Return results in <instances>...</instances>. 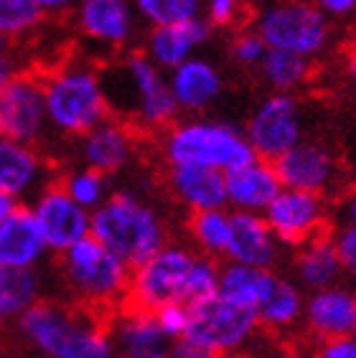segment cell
<instances>
[{
  "instance_id": "cell-1",
  "label": "cell",
  "mask_w": 356,
  "mask_h": 358,
  "mask_svg": "<svg viewBox=\"0 0 356 358\" xmlns=\"http://www.w3.org/2000/svg\"><path fill=\"white\" fill-rule=\"evenodd\" d=\"M221 262L201 257L184 239H171L130 269L128 305L156 313L165 305L191 308L219 292Z\"/></svg>"
},
{
  "instance_id": "cell-2",
  "label": "cell",
  "mask_w": 356,
  "mask_h": 358,
  "mask_svg": "<svg viewBox=\"0 0 356 358\" xmlns=\"http://www.w3.org/2000/svg\"><path fill=\"white\" fill-rule=\"evenodd\" d=\"M36 358H112L107 317L84 310L64 297H43L13 328Z\"/></svg>"
},
{
  "instance_id": "cell-3",
  "label": "cell",
  "mask_w": 356,
  "mask_h": 358,
  "mask_svg": "<svg viewBox=\"0 0 356 358\" xmlns=\"http://www.w3.org/2000/svg\"><path fill=\"white\" fill-rule=\"evenodd\" d=\"M51 280L59 297L97 315L110 317L128 305L130 267L92 236L54 257Z\"/></svg>"
},
{
  "instance_id": "cell-4",
  "label": "cell",
  "mask_w": 356,
  "mask_h": 358,
  "mask_svg": "<svg viewBox=\"0 0 356 358\" xmlns=\"http://www.w3.org/2000/svg\"><path fill=\"white\" fill-rule=\"evenodd\" d=\"M89 236L130 269L173 239L165 211L137 188H115L110 199L92 211Z\"/></svg>"
},
{
  "instance_id": "cell-5",
  "label": "cell",
  "mask_w": 356,
  "mask_h": 358,
  "mask_svg": "<svg viewBox=\"0 0 356 358\" xmlns=\"http://www.w3.org/2000/svg\"><path fill=\"white\" fill-rule=\"evenodd\" d=\"M51 135L79 140L112 117L102 74L84 62H67L43 74Z\"/></svg>"
},
{
  "instance_id": "cell-6",
  "label": "cell",
  "mask_w": 356,
  "mask_h": 358,
  "mask_svg": "<svg viewBox=\"0 0 356 358\" xmlns=\"http://www.w3.org/2000/svg\"><path fill=\"white\" fill-rule=\"evenodd\" d=\"M160 166H196L229 173L254 158L245 130L221 120L189 117L158 135Z\"/></svg>"
},
{
  "instance_id": "cell-7",
  "label": "cell",
  "mask_w": 356,
  "mask_h": 358,
  "mask_svg": "<svg viewBox=\"0 0 356 358\" xmlns=\"http://www.w3.org/2000/svg\"><path fill=\"white\" fill-rule=\"evenodd\" d=\"M117 64V94L107 96L112 115L130 122L143 135H160L178 120V104L168 87L163 69L145 56V51H128Z\"/></svg>"
},
{
  "instance_id": "cell-8",
  "label": "cell",
  "mask_w": 356,
  "mask_h": 358,
  "mask_svg": "<svg viewBox=\"0 0 356 358\" xmlns=\"http://www.w3.org/2000/svg\"><path fill=\"white\" fill-rule=\"evenodd\" d=\"M249 26L260 34L270 51H285L310 62L329 48L334 36L331 18L310 0H273L254 15Z\"/></svg>"
},
{
  "instance_id": "cell-9",
  "label": "cell",
  "mask_w": 356,
  "mask_h": 358,
  "mask_svg": "<svg viewBox=\"0 0 356 358\" xmlns=\"http://www.w3.org/2000/svg\"><path fill=\"white\" fill-rule=\"evenodd\" d=\"M260 336L262 333L257 315L224 300L219 292L204 300V303H196L189 308V333H186V338L206 345L219 358L254 343Z\"/></svg>"
},
{
  "instance_id": "cell-10",
  "label": "cell",
  "mask_w": 356,
  "mask_h": 358,
  "mask_svg": "<svg viewBox=\"0 0 356 358\" xmlns=\"http://www.w3.org/2000/svg\"><path fill=\"white\" fill-rule=\"evenodd\" d=\"M245 138L254 158L267 163H275L295 145H301L306 140V122L298 96L270 92L247 117Z\"/></svg>"
},
{
  "instance_id": "cell-11",
  "label": "cell",
  "mask_w": 356,
  "mask_h": 358,
  "mask_svg": "<svg viewBox=\"0 0 356 358\" xmlns=\"http://www.w3.org/2000/svg\"><path fill=\"white\" fill-rule=\"evenodd\" d=\"M0 135L31 148H41L46 143L51 127L41 71L23 69L0 92Z\"/></svg>"
},
{
  "instance_id": "cell-12",
  "label": "cell",
  "mask_w": 356,
  "mask_h": 358,
  "mask_svg": "<svg viewBox=\"0 0 356 358\" xmlns=\"http://www.w3.org/2000/svg\"><path fill=\"white\" fill-rule=\"evenodd\" d=\"M262 216L288 252L318 239V236L331 234V229H334L329 199H321L313 193L290 191V188H282Z\"/></svg>"
},
{
  "instance_id": "cell-13",
  "label": "cell",
  "mask_w": 356,
  "mask_h": 358,
  "mask_svg": "<svg viewBox=\"0 0 356 358\" xmlns=\"http://www.w3.org/2000/svg\"><path fill=\"white\" fill-rule=\"evenodd\" d=\"M282 188L334 201L343 191V166L326 143L303 140L273 163Z\"/></svg>"
},
{
  "instance_id": "cell-14",
  "label": "cell",
  "mask_w": 356,
  "mask_h": 358,
  "mask_svg": "<svg viewBox=\"0 0 356 358\" xmlns=\"http://www.w3.org/2000/svg\"><path fill=\"white\" fill-rule=\"evenodd\" d=\"M140 145L143 132L112 115L84 138L74 140V158L76 166L92 168L112 180L135 166L140 158Z\"/></svg>"
},
{
  "instance_id": "cell-15",
  "label": "cell",
  "mask_w": 356,
  "mask_h": 358,
  "mask_svg": "<svg viewBox=\"0 0 356 358\" xmlns=\"http://www.w3.org/2000/svg\"><path fill=\"white\" fill-rule=\"evenodd\" d=\"M28 211L34 214L54 257L92 234V214L69 199L56 180H51L36 199L28 201Z\"/></svg>"
},
{
  "instance_id": "cell-16",
  "label": "cell",
  "mask_w": 356,
  "mask_h": 358,
  "mask_svg": "<svg viewBox=\"0 0 356 358\" xmlns=\"http://www.w3.org/2000/svg\"><path fill=\"white\" fill-rule=\"evenodd\" d=\"M71 18L82 38L110 54L128 51L140 28L132 0H79Z\"/></svg>"
},
{
  "instance_id": "cell-17",
  "label": "cell",
  "mask_w": 356,
  "mask_h": 358,
  "mask_svg": "<svg viewBox=\"0 0 356 358\" xmlns=\"http://www.w3.org/2000/svg\"><path fill=\"white\" fill-rule=\"evenodd\" d=\"M356 320V287L341 282L334 287L308 292L303 310L301 336L306 345L323 343L354 333Z\"/></svg>"
},
{
  "instance_id": "cell-18",
  "label": "cell",
  "mask_w": 356,
  "mask_h": 358,
  "mask_svg": "<svg viewBox=\"0 0 356 358\" xmlns=\"http://www.w3.org/2000/svg\"><path fill=\"white\" fill-rule=\"evenodd\" d=\"M224 262L257 269H280L288 262V249L278 241L262 214L232 211Z\"/></svg>"
},
{
  "instance_id": "cell-19",
  "label": "cell",
  "mask_w": 356,
  "mask_h": 358,
  "mask_svg": "<svg viewBox=\"0 0 356 358\" xmlns=\"http://www.w3.org/2000/svg\"><path fill=\"white\" fill-rule=\"evenodd\" d=\"M51 180H56L54 163L41 148L0 135V191L23 203L36 199Z\"/></svg>"
},
{
  "instance_id": "cell-20",
  "label": "cell",
  "mask_w": 356,
  "mask_h": 358,
  "mask_svg": "<svg viewBox=\"0 0 356 358\" xmlns=\"http://www.w3.org/2000/svg\"><path fill=\"white\" fill-rule=\"evenodd\" d=\"M51 257L54 255L26 203L0 224V269L43 272Z\"/></svg>"
},
{
  "instance_id": "cell-21",
  "label": "cell",
  "mask_w": 356,
  "mask_h": 358,
  "mask_svg": "<svg viewBox=\"0 0 356 358\" xmlns=\"http://www.w3.org/2000/svg\"><path fill=\"white\" fill-rule=\"evenodd\" d=\"M160 180H163L168 199L184 208L186 216L226 208L224 173L219 171L196 166H168L163 168Z\"/></svg>"
},
{
  "instance_id": "cell-22",
  "label": "cell",
  "mask_w": 356,
  "mask_h": 358,
  "mask_svg": "<svg viewBox=\"0 0 356 358\" xmlns=\"http://www.w3.org/2000/svg\"><path fill=\"white\" fill-rule=\"evenodd\" d=\"M306 297H308V292L295 282L288 272L285 275L280 272L273 289H270V295L265 297V303L254 313L262 336L282 345L295 343V338H301Z\"/></svg>"
},
{
  "instance_id": "cell-23",
  "label": "cell",
  "mask_w": 356,
  "mask_h": 358,
  "mask_svg": "<svg viewBox=\"0 0 356 358\" xmlns=\"http://www.w3.org/2000/svg\"><path fill=\"white\" fill-rule=\"evenodd\" d=\"M226 208L245 214H265L275 196L282 191V183L273 163L252 158L240 168L224 173Z\"/></svg>"
},
{
  "instance_id": "cell-24",
  "label": "cell",
  "mask_w": 356,
  "mask_h": 358,
  "mask_svg": "<svg viewBox=\"0 0 356 358\" xmlns=\"http://www.w3.org/2000/svg\"><path fill=\"white\" fill-rule=\"evenodd\" d=\"M285 264H288V275L306 292H318V289L346 282V269H343L331 234L318 236V239L288 252Z\"/></svg>"
},
{
  "instance_id": "cell-25",
  "label": "cell",
  "mask_w": 356,
  "mask_h": 358,
  "mask_svg": "<svg viewBox=\"0 0 356 358\" xmlns=\"http://www.w3.org/2000/svg\"><path fill=\"white\" fill-rule=\"evenodd\" d=\"M168 87L178 104V112L201 115L219 99L224 79L212 62L193 56L173 71H168Z\"/></svg>"
},
{
  "instance_id": "cell-26",
  "label": "cell",
  "mask_w": 356,
  "mask_h": 358,
  "mask_svg": "<svg viewBox=\"0 0 356 358\" xmlns=\"http://www.w3.org/2000/svg\"><path fill=\"white\" fill-rule=\"evenodd\" d=\"M212 28L204 18L176 23V26L151 28L145 38V56L156 64L158 69L173 71L184 62L193 59L196 51L209 41Z\"/></svg>"
},
{
  "instance_id": "cell-27",
  "label": "cell",
  "mask_w": 356,
  "mask_h": 358,
  "mask_svg": "<svg viewBox=\"0 0 356 358\" xmlns=\"http://www.w3.org/2000/svg\"><path fill=\"white\" fill-rule=\"evenodd\" d=\"M107 328L115 351H165L168 341L158 328L156 313L135 308V305H123L107 317Z\"/></svg>"
},
{
  "instance_id": "cell-28",
  "label": "cell",
  "mask_w": 356,
  "mask_h": 358,
  "mask_svg": "<svg viewBox=\"0 0 356 358\" xmlns=\"http://www.w3.org/2000/svg\"><path fill=\"white\" fill-rule=\"evenodd\" d=\"M48 277L43 272H8L0 269V333L18 325L39 300L46 297Z\"/></svg>"
},
{
  "instance_id": "cell-29",
  "label": "cell",
  "mask_w": 356,
  "mask_h": 358,
  "mask_svg": "<svg viewBox=\"0 0 356 358\" xmlns=\"http://www.w3.org/2000/svg\"><path fill=\"white\" fill-rule=\"evenodd\" d=\"M278 275H280V269H257L224 262L219 275V295L245 310L257 313V308L270 295Z\"/></svg>"
},
{
  "instance_id": "cell-30",
  "label": "cell",
  "mask_w": 356,
  "mask_h": 358,
  "mask_svg": "<svg viewBox=\"0 0 356 358\" xmlns=\"http://www.w3.org/2000/svg\"><path fill=\"white\" fill-rule=\"evenodd\" d=\"M229 224L232 211L229 208H214L189 214L184 221V241L201 257L224 262L226 241H229Z\"/></svg>"
},
{
  "instance_id": "cell-31",
  "label": "cell",
  "mask_w": 356,
  "mask_h": 358,
  "mask_svg": "<svg viewBox=\"0 0 356 358\" xmlns=\"http://www.w3.org/2000/svg\"><path fill=\"white\" fill-rule=\"evenodd\" d=\"M257 71L275 94H295L315 76V62L285 51H267Z\"/></svg>"
},
{
  "instance_id": "cell-32",
  "label": "cell",
  "mask_w": 356,
  "mask_h": 358,
  "mask_svg": "<svg viewBox=\"0 0 356 358\" xmlns=\"http://www.w3.org/2000/svg\"><path fill=\"white\" fill-rule=\"evenodd\" d=\"M56 183L67 191L69 199L76 201L82 208H87L89 214L102 206L104 201L110 199V193L115 191L107 176L92 171V168L76 166V163L64 168L62 173H56Z\"/></svg>"
},
{
  "instance_id": "cell-33",
  "label": "cell",
  "mask_w": 356,
  "mask_h": 358,
  "mask_svg": "<svg viewBox=\"0 0 356 358\" xmlns=\"http://www.w3.org/2000/svg\"><path fill=\"white\" fill-rule=\"evenodd\" d=\"M132 6L148 28L176 26L204 15V0H132Z\"/></svg>"
},
{
  "instance_id": "cell-34",
  "label": "cell",
  "mask_w": 356,
  "mask_h": 358,
  "mask_svg": "<svg viewBox=\"0 0 356 358\" xmlns=\"http://www.w3.org/2000/svg\"><path fill=\"white\" fill-rule=\"evenodd\" d=\"M48 15L31 0H0V38L18 43L36 34Z\"/></svg>"
},
{
  "instance_id": "cell-35",
  "label": "cell",
  "mask_w": 356,
  "mask_h": 358,
  "mask_svg": "<svg viewBox=\"0 0 356 358\" xmlns=\"http://www.w3.org/2000/svg\"><path fill=\"white\" fill-rule=\"evenodd\" d=\"M267 43L260 38V34L252 26H242L234 31L232 41H229V59L237 66L245 69H260L262 59L267 56Z\"/></svg>"
},
{
  "instance_id": "cell-36",
  "label": "cell",
  "mask_w": 356,
  "mask_h": 358,
  "mask_svg": "<svg viewBox=\"0 0 356 358\" xmlns=\"http://www.w3.org/2000/svg\"><path fill=\"white\" fill-rule=\"evenodd\" d=\"M245 3L242 0H204V18L209 28H242L245 23Z\"/></svg>"
},
{
  "instance_id": "cell-37",
  "label": "cell",
  "mask_w": 356,
  "mask_h": 358,
  "mask_svg": "<svg viewBox=\"0 0 356 358\" xmlns=\"http://www.w3.org/2000/svg\"><path fill=\"white\" fill-rule=\"evenodd\" d=\"M156 320L168 343H173L178 338H186V333H189V308L186 305H165V308H158Z\"/></svg>"
},
{
  "instance_id": "cell-38",
  "label": "cell",
  "mask_w": 356,
  "mask_h": 358,
  "mask_svg": "<svg viewBox=\"0 0 356 358\" xmlns=\"http://www.w3.org/2000/svg\"><path fill=\"white\" fill-rule=\"evenodd\" d=\"M334 247L341 257V264L346 269V277H356V229L334 227L331 229Z\"/></svg>"
},
{
  "instance_id": "cell-39",
  "label": "cell",
  "mask_w": 356,
  "mask_h": 358,
  "mask_svg": "<svg viewBox=\"0 0 356 358\" xmlns=\"http://www.w3.org/2000/svg\"><path fill=\"white\" fill-rule=\"evenodd\" d=\"M331 216H334V227L356 229V186L343 188L331 201Z\"/></svg>"
},
{
  "instance_id": "cell-40",
  "label": "cell",
  "mask_w": 356,
  "mask_h": 358,
  "mask_svg": "<svg viewBox=\"0 0 356 358\" xmlns=\"http://www.w3.org/2000/svg\"><path fill=\"white\" fill-rule=\"evenodd\" d=\"M308 353L310 358H356V336L351 333V336L308 345Z\"/></svg>"
},
{
  "instance_id": "cell-41",
  "label": "cell",
  "mask_w": 356,
  "mask_h": 358,
  "mask_svg": "<svg viewBox=\"0 0 356 358\" xmlns=\"http://www.w3.org/2000/svg\"><path fill=\"white\" fill-rule=\"evenodd\" d=\"M21 62H18V46L0 38V92L6 90V84L13 76L21 74Z\"/></svg>"
},
{
  "instance_id": "cell-42",
  "label": "cell",
  "mask_w": 356,
  "mask_h": 358,
  "mask_svg": "<svg viewBox=\"0 0 356 358\" xmlns=\"http://www.w3.org/2000/svg\"><path fill=\"white\" fill-rule=\"evenodd\" d=\"M165 358H219L214 351H209L206 345L196 343L191 338H178L165 348Z\"/></svg>"
},
{
  "instance_id": "cell-43",
  "label": "cell",
  "mask_w": 356,
  "mask_h": 358,
  "mask_svg": "<svg viewBox=\"0 0 356 358\" xmlns=\"http://www.w3.org/2000/svg\"><path fill=\"white\" fill-rule=\"evenodd\" d=\"M318 10L331 21L338 18H356V0H310Z\"/></svg>"
},
{
  "instance_id": "cell-44",
  "label": "cell",
  "mask_w": 356,
  "mask_h": 358,
  "mask_svg": "<svg viewBox=\"0 0 356 358\" xmlns=\"http://www.w3.org/2000/svg\"><path fill=\"white\" fill-rule=\"evenodd\" d=\"M280 345L282 343H275V341H270V338L260 336L254 343L245 345V348L229 353V356H224V358H275V353H278Z\"/></svg>"
},
{
  "instance_id": "cell-45",
  "label": "cell",
  "mask_w": 356,
  "mask_h": 358,
  "mask_svg": "<svg viewBox=\"0 0 356 358\" xmlns=\"http://www.w3.org/2000/svg\"><path fill=\"white\" fill-rule=\"evenodd\" d=\"M31 3L36 8H41L46 15H64V13H71L79 0H31Z\"/></svg>"
},
{
  "instance_id": "cell-46",
  "label": "cell",
  "mask_w": 356,
  "mask_h": 358,
  "mask_svg": "<svg viewBox=\"0 0 356 358\" xmlns=\"http://www.w3.org/2000/svg\"><path fill=\"white\" fill-rule=\"evenodd\" d=\"M343 69H346L349 82L356 87V26H354V31H351L346 46H343Z\"/></svg>"
},
{
  "instance_id": "cell-47",
  "label": "cell",
  "mask_w": 356,
  "mask_h": 358,
  "mask_svg": "<svg viewBox=\"0 0 356 358\" xmlns=\"http://www.w3.org/2000/svg\"><path fill=\"white\" fill-rule=\"evenodd\" d=\"M18 206H23L21 201H15L13 196H8V193L0 191V224H3V221H6L8 216L13 214V211H15Z\"/></svg>"
},
{
  "instance_id": "cell-48",
  "label": "cell",
  "mask_w": 356,
  "mask_h": 358,
  "mask_svg": "<svg viewBox=\"0 0 356 358\" xmlns=\"http://www.w3.org/2000/svg\"><path fill=\"white\" fill-rule=\"evenodd\" d=\"M112 358H165V351H140V353H132V351H115Z\"/></svg>"
},
{
  "instance_id": "cell-49",
  "label": "cell",
  "mask_w": 356,
  "mask_h": 358,
  "mask_svg": "<svg viewBox=\"0 0 356 358\" xmlns=\"http://www.w3.org/2000/svg\"><path fill=\"white\" fill-rule=\"evenodd\" d=\"M354 336H356V320H354Z\"/></svg>"
}]
</instances>
